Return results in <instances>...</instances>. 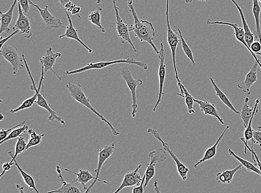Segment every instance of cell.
I'll return each instance as SVG.
<instances>
[{
    "mask_svg": "<svg viewBox=\"0 0 261 193\" xmlns=\"http://www.w3.org/2000/svg\"><path fill=\"white\" fill-rule=\"evenodd\" d=\"M133 2V0H127L129 11L134 19L133 32L135 33V35L136 38L141 42H147L159 56L160 50L158 49L153 43L155 31L153 23L146 20H139Z\"/></svg>",
    "mask_w": 261,
    "mask_h": 193,
    "instance_id": "obj_1",
    "label": "cell"
},
{
    "mask_svg": "<svg viewBox=\"0 0 261 193\" xmlns=\"http://www.w3.org/2000/svg\"><path fill=\"white\" fill-rule=\"evenodd\" d=\"M66 87L68 89L72 98L78 102L79 103L89 108V110L96 115L102 122H105L109 127H110L114 135L117 136L119 134V132L114 127L111 123L109 122L102 115L97 111L92 104H91L90 99L88 98L86 94L84 93L81 84H74L69 82L66 84Z\"/></svg>",
    "mask_w": 261,
    "mask_h": 193,
    "instance_id": "obj_2",
    "label": "cell"
},
{
    "mask_svg": "<svg viewBox=\"0 0 261 193\" xmlns=\"http://www.w3.org/2000/svg\"><path fill=\"white\" fill-rule=\"evenodd\" d=\"M118 64H128L132 65H136L144 70H147L148 69V65L146 63L141 61H136L135 59L127 58L126 59L115 60V61L112 62H101L96 63H90L82 68L77 69L73 71H66L63 72V74L67 75H74L76 74L82 73L83 72L89 70L101 69L108 67L109 66Z\"/></svg>",
    "mask_w": 261,
    "mask_h": 193,
    "instance_id": "obj_3",
    "label": "cell"
},
{
    "mask_svg": "<svg viewBox=\"0 0 261 193\" xmlns=\"http://www.w3.org/2000/svg\"><path fill=\"white\" fill-rule=\"evenodd\" d=\"M120 71L121 76L123 77L132 93L133 101L132 116V118H135L138 108L136 90L138 87L142 85L143 81L141 79H135L132 75L130 69L126 66L121 67Z\"/></svg>",
    "mask_w": 261,
    "mask_h": 193,
    "instance_id": "obj_4",
    "label": "cell"
},
{
    "mask_svg": "<svg viewBox=\"0 0 261 193\" xmlns=\"http://www.w3.org/2000/svg\"><path fill=\"white\" fill-rule=\"evenodd\" d=\"M169 0H167V4H166V22L167 26V40L168 43L169 45L170 48L171 49L172 53V58H173V63L174 65V69L175 71V75L176 79H177L178 83L181 82L180 80L179 79L178 71L177 69V66H176L175 62V56H176V50H177V48L178 45L181 43V39L180 37V35L179 36L178 33L177 32H174L173 30L172 29L171 26V23L169 21Z\"/></svg>",
    "mask_w": 261,
    "mask_h": 193,
    "instance_id": "obj_5",
    "label": "cell"
},
{
    "mask_svg": "<svg viewBox=\"0 0 261 193\" xmlns=\"http://www.w3.org/2000/svg\"><path fill=\"white\" fill-rule=\"evenodd\" d=\"M42 72H41V79L39 83V86L38 88H35L34 90L35 92L38 93V99L36 100L35 103L36 105L39 106L42 108H45L48 113H49L50 116L48 117V119L49 121L54 122L55 120H58L59 122L63 125H65V122L62 119V117L58 116L57 113L56 111H54L52 109L49 104L48 103L44 95V89H42V94L41 93V89L42 86H44L43 81L45 75L44 72V68L43 66H42Z\"/></svg>",
    "mask_w": 261,
    "mask_h": 193,
    "instance_id": "obj_6",
    "label": "cell"
},
{
    "mask_svg": "<svg viewBox=\"0 0 261 193\" xmlns=\"http://www.w3.org/2000/svg\"><path fill=\"white\" fill-rule=\"evenodd\" d=\"M113 6L116 16L117 31L121 43L124 44L126 42L129 43L136 52L138 51L135 47L130 37L129 32H133V25L128 26L124 22L119 14V8L117 7L116 0H113Z\"/></svg>",
    "mask_w": 261,
    "mask_h": 193,
    "instance_id": "obj_7",
    "label": "cell"
},
{
    "mask_svg": "<svg viewBox=\"0 0 261 193\" xmlns=\"http://www.w3.org/2000/svg\"><path fill=\"white\" fill-rule=\"evenodd\" d=\"M0 54L13 66L14 75H16L20 69L25 68L22 64L23 58L19 57L16 46L4 45L0 49Z\"/></svg>",
    "mask_w": 261,
    "mask_h": 193,
    "instance_id": "obj_8",
    "label": "cell"
},
{
    "mask_svg": "<svg viewBox=\"0 0 261 193\" xmlns=\"http://www.w3.org/2000/svg\"><path fill=\"white\" fill-rule=\"evenodd\" d=\"M150 161L147 165V170L145 171V181L144 183V189H146L150 181L154 177L155 167L156 163H161L166 160L167 155L165 150L159 149L151 152L149 154Z\"/></svg>",
    "mask_w": 261,
    "mask_h": 193,
    "instance_id": "obj_9",
    "label": "cell"
},
{
    "mask_svg": "<svg viewBox=\"0 0 261 193\" xmlns=\"http://www.w3.org/2000/svg\"><path fill=\"white\" fill-rule=\"evenodd\" d=\"M148 132L149 133L152 134L157 140H159L162 144L164 149H165L166 152L171 156V157L175 162L176 165H177V171L179 176L181 177L182 179L185 181L188 178V173L190 171L189 169L182 163V162L177 158V156L173 153V150L170 148L168 144L162 140V138L159 132H158L155 129L152 128H149Z\"/></svg>",
    "mask_w": 261,
    "mask_h": 193,
    "instance_id": "obj_10",
    "label": "cell"
},
{
    "mask_svg": "<svg viewBox=\"0 0 261 193\" xmlns=\"http://www.w3.org/2000/svg\"><path fill=\"white\" fill-rule=\"evenodd\" d=\"M207 25H227L233 27L234 31V35L235 36L236 40L240 42L241 44L244 45L246 47V49L248 50L249 52H250L251 53V55L254 58L255 61L257 62L259 66V68L261 69V63H260L259 60L257 58L256 54L254 53L251 50V48L250 47V46L248 45L247 43H246L244 29L239 27L238 25V23L223 21L213 22L211 20L208 19L207 21Z\"/></svg>",
    "mask_w": 261,
    "mask_h": 193,
    "instance_id": "obj_11",
    "label": "cell"
},
{
    "mask_svg": "<svg viewBox=\"0 0 261 193\" xmlns=\"http://www.w3.org/2000/svg\"><path fill=\"white\" fill-rule=\"evenodd\" d=\"M62 168L60 166H57V171L58 174V179L62 184V187L58 189L48 191V193H81L85 191L84 189H81L83 186L77 182V180L72 181L70 183H67L65 180L62 173Z\"/></svg>",
    "mask_w": 261,
    "mask_h": 193,
    "instance_id": "obj_12",
    "label": "cell"
},
{
    "mask_svg": "<svg viewBox=\"0 0 261 193\" xmlns=\"http://www.w3.org/2000/svg\"><path fill=\"white\" fill-rule=\"evenodd\" d=\"M18 8H19V17L13 28V31L19 30L20 35L29 39L33 35L31 23L29 17L24 15L19 0L18 2Z\"/></svg>",
    "mask_w": 261,
    "mask_h": 193,
    "instance_id": "obj_13",
    "label": "cell"
},
{
    "mask_svg": "<svg viewBox=\"0 0 261 193\" xmlns=\"http://www.w3.org/2000/svg\"><path fill=\"white\" fill-rule=\"evenodd\" d=\"M29 2L30 5H32L33 7L39 11L42 20H43L46 26L48 29H57L61 27L66 28V26L63 25V23L60 19H58V18L55 17L51 14L49 10H48L47 5L45 6V7L43 9H42L39 5L35 4L31 0H29Z\"/></svg>",
    "mask_w": 261,
    "mask_h": 193,
    "instance_id": "obj_14",
    "label": "cell"
},
{
    "mask_svg": "<svg viewBox=\"0 0 261 193\" xmlns=\"http://www.w3.org/2000/svg\"><path fill=\"white\" fill-rule=\"evenodd\" d=\"M62 54L60 52H55L53 51L52 47H49L46 50L45 55L40 59V62L42 66H44L45 74L48 71H51L59 78L60 81H62L63 79L56 71L53 69V67L56 64L57 59L61 58Z\"/></svg>",
    "mask_w": 261,
    "mask_h": 193,
    "instance_id": "obj_15",
    "label": "cell"
},
{
    "mask_svg": "<svg viewBox=\"0 0 261 193\" xmlns=\"http://www.w3.org/2000/svg\"><path fill=\"white\" fill-rule=\"evenodd\" d=\"M159 58L160 60V65L159 68V80H160V92L159 95V99H158L155 105L153 111L155 112L156 108L161 103L162 98V95H163V87L164 84H165V77H166V65L165 63L166 58V52L165 50L164 49L163 43H161V49L160 53L159 56Z\"/></svg>",
    "mask_w": 261,
    "mask_h": 193,
    "instance_id": "obj_16",
    "label": "cell"
},
{
    "mask_svg": "<svg viewBox=\"0 0 261 193\" xmlns=\"http://www.w3.org/2000/svg\"><path fill=\"white\" fill-rule=\"evenodd\" d=\"M142 167V164L139 165L135 171L126 173L122 183L118 187L117 190L114 191V193L119 192L127 187L136 186L140 184L143 179L139 173V171Z\"/></svg>",
    "mask_w": 261,
    "mask_h": 193,
    "instance_id": "obj_17",
    "label": "cell"
},
{
    "mask_svg": "<svg viewBox=\"0 0 261 193\" xmlns=\"http://www.w3.org/2000/svg\"><path fill=\"white\" fill-rule=\"evenodd\" d=\"M258 64L255 61L252 68L247 74L244 81L238 84V87L248 95H250L251 88L258 79L257 68Z\"/></svg>",
    "mask_w": 261,
    "mask_h": 193,
    "instance_id": "obj_18",
    "label": "cell"
},
{
    "mask_svg": "<svg viewBox=\"0 0 261 193\" xmlns=\"http://www.w3.org/2000/svg\"><path fill=\"white\" fill-rule=\"evenodd\" d=\"M194 101L199 105L200 109L205 115L213 117L217 119L220 124L222 125L224 124V120L220 116V113L218 112L214 104L211 103V102L207 100L204 101L194 99Z\"/></svg>",
    "mask_w": 261,
    "mask_h": 193,
    "instance_id": "obj_19",
    "label": "cell"
},
{
    "mask_svg": "<svg viewBox=\"0 0 261 193\" xmlns=\"http://www.w3.org/2000/svg\"><path fill=\"white\" fill-rule=\"evenodd\" d=\"M65 13L66 15H67L68 19L69 22V25L66 27V32L64 34L61 35L59 36V39H62L63 38H67L71 39H73L76 40L82 44L85 48L88 50L89 53H92L93 52V50L90 49L89 47H88L86 44L83 42V41L79 37V35L77 34V30L74 27L73 24H72V21L71 19V17L68 13V11L65 10Z\"/></svg>",
    "mask_w": 261,
    "mask_h": 193,
    "instance_id": "obj_20",
    "label": "cell"
},
{
    "mask_svg": "<svg viewBox=\"0 0 261 193\" xmlns=\"http://www.w3.org/2000/svg\"><path fill=\"white\" fill-rule=\"evenodd\" d=\"M116 143H113L111 145H109L100 150L98 153L99 159L98 167L95 170L96 178L99 179L101 169L104 165L106 161L110 158V156L114 153L115 151V146Z\"/></svg>",
    "mask_w": 261,
    "mask_h": 193,
    "instance_id": "obj_21",
    "label": "cell"
},
{
    "mask_svg": "<svg viewBox=\"0 0 261 193\" xmlns=\"http://www.w3.org/2000/svg\"><path fill=\"white\" fill-rule=\"evenodd\" d=\"M19 0H14L11 8L6 13H3L2 11L0 12L1 15V27H0V34L4 32L9 33L11 31L10 25L13 20V14L15 6L18 3Z\"/></svg>",
    "mask_w": 261,
    "mask_h": 193,
    "instance_id": "obj_22",
    "label": "cell"
},
{
    "mask_svg": "<svg viewBox=\"0 0 261 193\" xmlns=\"http://www.w3.org/2000/svg\"><path fill=\"white\" fill-rule=\"evenodd\" d=\"M229 126H226L225 129L224 130L222 133L219 138L218 139V140L214 145V146L206 150L203 157L201 160H199L197 162V163L194 165V168H197L199 165L203 163L204 162L208 161L215 157L217 153V148L218 145L220 143L224 134H226V131L229 129Z\"/></svg>",
    "mask_w": 261,
    "mask_h": 193,
    "instance_id": "obj_23",
    "label": "cell"
},
{
    "mask_svg": "<svg viewBox=\"0 0 261 193\" xmlns=\"http://www.w3.org/2000/svg\"><path fill=\"white\" fill-rule=\"evenodd\" d=\"M230 1L234 4V5L236 6V7L238 9L239 11L241 17V20L243 23V27H244L243 29H244L245 32V40L248 45L250 47L251 44L254 42V34L251 32L250 27H249L248 25L244 15V11H243L242 8L240 7L239 4L237 3L235 0H230Z\"/></svg>",
    "mask_w": 261,
    "mask_h": 193,
    "instance_id": "obj_24",
    "label": "cell"
},
{
    "mask_svg": "<svg viewBox=\"0 0 261 193\" xmlns=\"http://www.w3.org/2000/svg\"><path fill=\"white\" fill-rule=\"evenodd\" d=\"M244 167L242 164L233 169V170L224 171L216 174V180L218 182L223 184H230L232 183L235 174L241 170Z\"/></svg>",
    "mask_w": 261,
    "mask_h": 193,
    "instance_id": "obj_25",
    "label": "cell"
},
{
    "mask_svg": "<svg viewBox=\"0 0 261 193\" xmlns=\"http://www.w3.org/2000/svg\"><path fill=\"white\" fill-rule=\"evenodd\" d=\"M210 80L212 82V86H213L214 87L216 95L218 96V98L220 99L223 103L224 105H226L230 111H232L235 114H240L241 112L236 110V108L233 106V104H232V102H230V101L227 97V95L225 94H224L220 89V88L217 86V84H216L215 80L211 76V74Z\"/></svg>",
    "mask_w": 261,
    "mask_h": 193,
    "instance_id": "obj_26",
    "label": "cell"
},
{
    "mask_svg": "<svg viewBox=\"0 0 261 193\" xmlns=\"http://www.w3.org/2000/svg\"><path fill=\"white\" fill-rule=\"evenodd\" d=\"M252 12L255 22H256V30L253 33L254 38L258 39L261 44V29L260 27V8L258 0H253Z\"/></svg>",
    "mask_w": 261,
    "mask_h": 193,
    "instance_id": "obj_27",
    "label": "cell"
},
{
    "mask_svg": "<svg viewBox=\"0 0 261 193\" xmlns=\"http://www.w3.org/2000/svg\"><path fill=\"white\" fill-rule=\"evenodd\" d=\"M250 101L249 98L246 97L245 100L244 104L242 105V111L240 115L242 120L243 123L245 128H247L249 122L252 116V114L254 109V106L250 107L248 105V102Z\"/></svg>",
    "mask_w": 261,
    "mask_h": 193,
    "instance_id": "obj_28",
    "label": "cell"
},
{
    "mask_svg": "<svg viewBox=\"0 0 261 193\" xmlns=\"http://www.w3.org/2000/svg\"><path fill=\"white\" fill-rule=\"evenodd\" d=\"M228 153L230 155L232 156L236 159L238 160L243 166L246 168L248 171L260 175L259 169L256 167L257 165L256 164L254 165L250 161H248L240 157V156L237 155L231 149H228Z\"/></svg>",
    "mask_w": 261,
    "mask_h": 193,
    "instance_id": "obj_29",
    "label": "cell"
},
{
    "mask_svg": "<svg viewBox=\"0 0 261 193\" xmlns=\"http://www.w3.org/2000/svg\"><path fill=\"white\" fill-rule=\"evenodd\" d=\"M259 102L260 100L258 99L255 101L252 116L250 120V122H249L247 127L246 128V130L244 132V138L247 143H248L249 141H251L253 138V130L252 128V123L254 117L256 116L258 113V104H259Z\"/></svg>",
    "mask_w": 261,
    "mask_h": 193,
    "instance_id": "obj_30",
    "label": "cell"
},
{
    "mask_svg": "<svg viewBox=\"0 0 261 193\" xmlns=\"http://www.w3.org/2000/svg\"><path fill=\"white\" fill-rule=\"evenodd\" d=\"M25 138V136L22 135L18 137V140L17 141L15 147V153L14 154L13 152H11V151L8 153V154L12 158V160L10 161L11 162H14V161L15 159H16L18 155L25 152L28 143H27Z\"/></svg>",
    "mask_w": 261,
    "mask_h": 193,
    "instance_id": "obj_31",
    "label": "cell"
},
{
    "mask_svg": "<svg viewBox=\"0 0 261 193\" xmlns=\"http://www.w3.org/2000/svg\"><path fill=\"white\" fill-rule=\"evenodd\" d=\"M14 161L15 162V166H16L18 170L20 171L24 182H25L26 184L28 186L29 189L31 191L35 190L36 192L39 193V191L38 190L37 188H36L35 181L33 177L22 170L19 164H18L16 159H15Z\"/></svg>",
    "mask_w": 261,
    "mask_h": 193,
    "instance_id": "obj_32",
    "label": "cell"
},
{
    "mask_svg": "<svg viewBox=\"0 0 261 193\" xmlns=\"http://www.w3.org/2000/svg\"><path fill=\"white\" fill-rule=\"evenodd\" d=\"M28 133L30 135V139L27 144L25 152L30 148L38 146L42 142V138L45 136V134H37L33 129H29Z\"/></svg>",
    "mask_w": 261,
    "mask_h": 193,
    "instance_id": "obj_33",
    "label": "cell"
},
{
    "mask_svg": "<svg viewBox=\"0 0 261 193\" xmlns=\"http://www.w3.org/2000/svg\"><path fill=\"white\" fill-rule=\"evenodd\" d=\"M102 10V8L99 7L95 11L92 12L89 15L88 20L101 30L102 33L106 32V29L103 27L101 23V15L100 11Z\"/></svg>",
    "mask_w": 261,
    "mask_h": 193,
    "instance_id": "obj_34",
    "label": "cell"
},
{
    "mask_svg": "<svg viewBox=\"0 0 261 193\" xmlns=\"http://www.w3.org/2000/svg\"><path fill=\"white\" fill-rule=\"evenodd\" d=\"M38 99V93L35 92V94L31 98H28L24 101L19 107L15 108H12L10 111V113L15 114L17 112L27 109L30 107H32Z\"/></svg>",
    "mask_w": 261,
    "mask_h": 193,
    "instance_id": "obj_35",
    "label": "cell"
},
{
    "mask_svg": "<svg viewBox=\"0 0 261 193\" xmlns=\"http://www.w3.org/2000/svg\"><path fill=\"white\" fill-rule=\"evenodd\" d=\"M28 130L29 126L25 124L21 126H19V127L15 128L10 132V133L7 138L5 139L4 140L0 142V145H2L5 142H8L10 140H14V139H15L17 137H19L23 133H24V132H25L27 131H28Z\"/></svg>",
    "mask_w": 261,
    "mask_h": 193,
    "instance_id": "obj_36",
    "label": "cell"
},
{
    "mask_svg": "<svg viewBox=\"0 0 261 193\" xmlns=\"http://www.w3.org/2000/svg\"><path fill=\"white\" fill-rule=\"evenodd\" d=\"M174 27L177 28L178 29V33L180 35V37L181 39V43L182 45V48H183V50L185 52L186 56L189 59L191 62L193 63L194 66L196 65L195 60H194L193 52L190 49V47L187 43L185 39L184 38L183 35H182L181 30L180 28L177 26H175Z\"/></svg>",
    "mask_w": 261,
    "mask_h": 193,
    "instance_id": "obj_37",
    "label": "cell"
},
{
    "mask_svg": "<svg viewBox=\"0 0 261 193\" xmlns=\"http://www.w3.org/2000/svg\"><path fill=\"white\" fill-rule=\"evenodd\" d=\"M181 86L182 88H183L185 93V96L184 98L186 100V104L188 108V113H189V114H195L196 112L193 108L194 102H195L194 101V98L193 97V96L188 92L187 89L183 84L181 83Z\"/></svg>",
    "mask_w": 261,
    "mask_h": 193,
    "instance_id": "obj_38",
    "label": "cell"
},
{
    "mask_svg": "<svg viewBox=\"0 0 261 193\" xmlns=\"http://www.w3.org/2000/svg\"><path fill=\"white\" fill-rule=\"evenodd\" d=\"M240 140L243 143H244L245 145V153H247V149H248L250 151L251 153H253L254 154V158L255 159H256L257 162L256 164L259 167L261 176V162L260 161L259 158L258 157V156L256 153V150H254L253 148H250V147L248 146V143H246L245 138L241 137Z\"/></svg>",
    "mask_w": 261,
    "mask_h": 193,
    "instance_id": "obj_39",
    "label": "cell"
},
{
    "mask_svg": "<svg viewBox=\"0 0 261 193\" xmlns=\"http://www.w3.org/2000/svg\"><path fill=\"white\" fill-rule=\"evenodd\" d=\"M26 123L25 121L23 122L22 123L18 124L14 126V127L12 128L11 129H2L1 131H0V141H2L5 140V139L7 138L10 132L13 131L14 129L17 127H19V126H21Z\"/></svg>",
    "mask_w": 261,
    "mask_h": 193,
    "instance_id": "obj_40",
    "label": "cell"
},
{
    "mask_svg": "<svg viewBox=\"0 0 261 193\" xmlns=\"http://www.w3.org/2000/svg\"><path fill=\"white\" fill-rule=\"evenodd\" d=\"M251 141V148H253L254 144H258L261 147V130L256 131L253 130V136Z\"/></svg>",
    "mask_w": 261,
    "mask_h": 193,
    "instance_id": "obj_41",
    "label": "cell"
},
{
    "mask_svg": "<svg viewBox=\"0 0 261 193\" xmlns=\"http://www.w3.org/2000/svg\"><path fill=\"white\" fill-rule=\"evenodd\" d=\"M145 174L143 178L142 181L140 185L135 186L134 188L133 189V193H143L145 191L144 186H143L144 183L145 181Z\"/></svg>",
    "mask_w": 261,
    "mask_h": 193,
    "instance_id": "obj_42",
    "label": "cell"
},
{
    "mask_svg": "<svg viewBox=\"0 0 261 193\" xmlns=\"http://www.w3.org/2000/svg\"><path fill=\"white\" fill-rule=\"evenodd\" d=\"M17 34H20L19 30H16V31H14L13 34H11L10 35L8 36L7 38H3V36H1V40H0V44H1V45H0V49H2L5 43H7L9 39Z\"/></svg>",
    "mask_w": 261,
    "mask_h": 193,
    "instance_id": "obj_43",
    "label": "cell"
},
{
    "mask_svg": "<svg viewBox=\"0 0 261 193\" xmlns=\"http://www.w3.org/2000/svg\"><path fill=\"white\" fill-rule=\"evenodd\" d=\"M24 13L28 14L30 10L29 0H19Z\"/></svg>",
    "mask_w": 261,
    "mask_h": 193,
    "instance_id": "obj_44",
    "label": "cell"
},
{
    "mask_svg": "<svg viewBox=\"0 0 261 193\" xmlns=\"http://www.w3.org/2000/svg\"><path fill=\"white\" fill-rule=\"evenodd\" d=\"M14 165H15V162H5V163L3 165V167H2L3 172H2V173L1 174V177L4 176V175L5 173V172L10 171L11 170L12 167H13V166Z\"/></svg>",
    "mask_w": 261,
    "mask_h": 193,
    "instance_id": "obj_45",
    "label": "cell"
},
{
    "mask_svg": "<svg viewBox=\"0 0 261 193\" xmlns=\"http://www.w3.org/2000/svg\"><path fill=\"white\" fill-rule=\"evenodd\" d=\"M251 50L255 53L261 51V44L259 41H254L250 46Z\"/></svg>",
    "mask_w": 261,
    "mask_h": 193,
    "instance_id": "obj_46",
    "label": "cell"
},
{
    "mask_svg": "<svg viewBox=\"0 0 261 193\" xmlns=\"http://www.w3.org/2000/svg\"><path fill=\"white\" fill-rule=\"evenodd\" d=\"M76 6L72 3V2H70L68 3V4H66L64 7V9L65 10L70 12H71L72 10H73Z\"/></svg>",
    "mask_w": 261,
    "mask_h": 193,
    "instance_id": "obj_47",
    "label": "cell"
},
{
    "mask_svg": "<svg viewBox=\"0 0 261 193\" xmlns=\"http://www.w3.org/2000/svg\"><path fill=\"white\" fill-rule=\"evenodd\" d=\"M81 11V8L79 7H76L71 12L72 15H76L80 14Z\"/></svg>",
    "mask_w": 261,
    "mask_h": 193,
    "instance_id": "obj_48",
    "label": "cell"
},
{
    "mask_svg": "<svg viewBox=\"0 0 261 193\" xmlns=\"http://www.w3.org/2000/svg\"><path fill=\"white\" fill-rule=\"evenodd\" d=\"M61 5L63 6V7H65L66 4L71 2V0H58Z\"/></svg>",
    "mask_w": 261,
    "mask_h": 193,
    "instance_id": "obj_49",
    "label": "cell"
},
{
    "mask_svg": "<svg viewBox=\"0 0 261 193\" xmlns=\"http://www.w3.org/2000/svg\"><path fill=\"white\" fill-rule=\"evenodd\" d=\"M154 188H155V191L156 192H160V188L159 187V185H158L157 181H155L154 182Z\"/></svg>",
    "mask_w": 261,
    "mask_h": 193,
    "instance_id": "obj_50",
    "label": "cell"
},
{
    "mask_svg": "<svg viewBox=\"0 0 261 193\" xmlns=\"http://www.w3.org/2000/svg\"><path fill=\"white\" fill-rule=\"evenodd\" d=\"M194 1V0H186V3L187 4H190L192 3ZM198 2H207L208 0H197Z\"/></svg>",
    "mask_w": 261,
    "mask_h": 193,
    "instance_id": "obj_51",
    "label": "cell"
},
{
    "mask_svg": "<svg viewBox=\"0 0 261 193\" xmlns=\"http://www.w3.org/2000/svg\"><path fill=\"white\" fill-rule=\"evenodd\" d=\"M16 186H17V188L20 190V191L21 192H24L23 187L22 186H21L20 185L18 184L16 185Z\"/></svg>",
    "mask_w": 261,
    "mask_h": 193,
    "instance_id": "obj_52",
    "label": "cell"
},
{
    "mask_svg": "<svg viewBox=\"0 0 261 193\" xmlns=\"http://www.w3.org/2000/svg\"><path fill=\"white\" fill-rule=\"evenodd\" d=\"M4 115L2 113L1 114V119H0V120H1V121H3V120H4Z\"/></svg>",
    "mask_w": 261,
    "mask_h": 193,
    "instance_id": "obj_53",
    "label": "cell"
},
{
    "mask_svg": "<svg viewBox=\"0 0 261 193\" xmlns=\"http://www.w3.org/2000/svg\"><path fill=\"white\" fill-rule=\"evenodd\" d=\"M101 2V0H96V4H100Z\"/></svg>",
    "mask_w": 261,
    "mask_h": 193,
    "instance_id": "obj_54",
    "label": "cell"
},
{
    "mask_svg": "<svg viewBox=\"0 0 261 193\" xmlns=\"http://www.w3.org/2000/svg\"><path fill=\"white\" fill-rule=\"evenodd\" d=\"M258 129L259 130H261V126H258Z\"/></svg>",
    "mask_w": 261,
    "mask_h": 193,
    "instance_id": "obj_55",
    "label": "cell"
},
{
    "mask_svg": "<svg viewBox=\"0 0 261 193\" xmlns=\"http://www.w3.org/2000/svg\"><path fill=\"white\" fill-rule=\"evenodd\" d=\"M258 2L261 3V0H258Z\"/></svg>",
    "mask_w": 261,
    "mask_h": 193,
    "instance_id": "obj_56",
    "label": "cell"
},
{
    "mask_svg": "<svg viewBox=\"0 0 261 193\" xmlns=\"http://www.w3.org/2000/svg\"><path fill=\"white\" fill-rule=\"evenodd\" d=\"M71 1L72 2V0H71Z\"/></svg>",
    "mask_w": 261,
    "mask_h": 193,
    "instance_id": "obj_57",
    "label": "cell"
}]
</instances>
